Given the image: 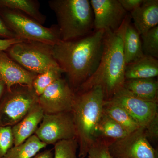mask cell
<instances>
[{
    "mask_svg": "<svg viewBox=\"0 0 158 158\" xmlns=\"http://www.w3.org/2000/svg\"><path fill=\"white\" fill-rule=\"evenodd\" d=\"M105 31H95L85 37L60 40L52 46L54 59L66 75L75 93L96 71L101 59Z\"/></svg>",
    "mask_w": 158,
    "mask_h": 158,
    "instance_id": "obj_1",
    "label": "cell"
},
{
    "mask_svg": "<svg viewBox=\"0 0 158 158\" xmlns=\"http://www.w3.org/2000/svg\"><path fill=\"white\" fill-rule=\"evenodd\" d=\"M131 21V16L127 15L116 31H105L102 53L98 67L76 92H84L98 86L103 91L106 100L123 88L126 65L123 53V36L127 26Z\"/></svg>",
    "mask_w": 158,
    "mask_h": 158,
    "instance_id": "obj_2",
    "label": "cell"
},
{
    "mask_svg": "<svg viewBox=\"0 0 158 158\" xmlns=\"http://www.w3.org/2000/svg\"><path fill=\"white\" fill-rule=\"evenodd\" d=\"M105 97L102 88L93 87L75 93L72 113L79 158H85L99 137L98 127L103 113Z\"/></svg>",
    "mask_w": 158,
    "mask_h": 158,
    "instance_id": "obj_3",
    "label": "cell"
},
{
    "mask_svg": "<svg viewBox=\"0 0 158 158\" xmlns=\"http://www.w3.org/2000/svg\"><path fill=\"white\" fill-rule=\"evenodd\" d=\"M49 6L56 14L61 40L70 41L89 35L94 16L89 0H50Z\"/></svg>",
    "mask_w": 158,
    "mask_h": 158,
    "instance_id": "obj_4",
    "label": "cell"
},
{
    "mask_svg": "<svg viewBox=\"0 0 158 158\" xmlns=\"http://www.w3.org/2000/svg\"><path fill=\"white\" fill-rule=\"evenodd\" d=\"M0 18L18 38L51 45L61 40L57 25L46 27L23 12L0 8Z\"/></svg>",
    "mask_w": 158,
    "mask_h": 158,
    "instance_id": "obj_5",
    "label": "cell"
},
{
    "mask_svg": "<svg viewBox=\"0 0 158 158\" xmlns=\"http://www.w3.org/2000/svg\"><path fill=\"white\" fill-rule=\"evenodd\" d=\"M52 46L37 41L24 40L15 44L6 52L27 70L39 74L59 67L53 56Z\"/></svg>",
    "mask_w": 158,
    "mask_h": 158,
    "instance_id": "obj_6",
    "label": "cell"
},
{
    "mask_svg": "<svg viewBox=\"0 0 158 158\" xmlns=\"http://www.w3.org/2000/svg\"><path fill=\"white\" fill-rule=\"evenodd\" d=\"M32 87L16 85L6 90L0 98V127H12L38 103Z\"/></svg>",
    "mask_w": 158,
    "mask_h": 158,
    "instance_id": "obj_7",
    "label": "cell"
},
{
    "mask_svg": "<svg viewBox=\"0 0 158 158\" xmlns=\"http://www.w3.org/2000/svg\"><path fill=\"white\" fill-rule=\"evenodd\" d=\"M34 135L47 145L76 138L72 112L44 114Z\"/></svg>",
    "mask_w": 158,
    "mask_h": 158,
    "instance_id": "obj_8",
    "label": "cell"
},
{
    "mask_svg": "<svg viewBox=\"0 0 158 158\" xmlns=\"http://www.w3.org/2000/svg\"><path fill=\"white\" fill-rule=\"evenodd\" d=\"M109 149L112 158H158L157 151L149 143L143 127L109 142Z\"/></svg>",
    "mask_w": 158,
    "mask_h": 158,
    "instance_id": "obj_9",
    "label": "cell"
},
{
    "mask_svg": "<svg viewBox=\"0 0 158 158\" xmlns=\"http://www.w3.org/2000/svg\"><path fill=\"white\" fill-rule=\"evenodd\" d=\"M75 93L65 79L60 78L49 86L38 97V104L44 114L70 112Z\"/></svg>",
    "mask_w": 158,
    "mask_h": 158,
    "instance_id": "obj_10",
    "label": "cell"
},
{
    "mask_svg": "<svg viewBox=\"0 0 158 158\" xmlns=\"http://www.w3.org/2000/svg\"><path fill=\"white\" fill-rule=\"evenodd\" d=\"M107 100L125 109L141 127H145L158 116L157 102L137 97L123 87Z\"/></svg>",
    "mask_w": 158,
    "mask_h": 158,
    "instance_id": "obj_11",
    "label": "cell"
},
{
    "mask_svg": "<svg viewBox=\"0 0 158 158\" xmlns=\"http://www.w3.org/2000/svg\"><path fill=\"white\" fill-rule=\"evenodd\" d=\"M95 31H116L127 15L118 0H90Z\"/></svg>",
    "mask_w": 158,
    "mask_h": 158,
    "instance_id": "obj_12",
    "label": "cell"
},
{
    "mask_svg": "<svg viewBox=\"0 0 158 158\" xmlns=\"http://www.w3.org/2000/svg\"><path fill=\"white\" fill-rule=\"evenodd\" d=\"M37 74L33 73L11 59L5 51H0V80L9 90L16 85L32 87Z\"/></svg>",
    "mask_w": 158,
    "mask_h": 158,
    "instance_id": "obj_13",
    "label": "cell"
},
{
    "mask_svg": "<svg viewBox=\"0 0 158 158\" xmlns=\"http://www.w3.org/2000/svg\"><path fill=\"white\" fill-rule=\"evenodd\" d=\"M133 26L140 35L158 26V0H144L141 6L130 12Z\"/></svg>",
    "mask_w": 158,
    "mask_h": 158,
    "instance_id": "obj_14",
    "label": "cell"
},
{
    "mask_svg": "<svg viewBox=\"0 0 158 158\" xmlns=\"http://www.w3.org/2000/svg\"><path fill=\"white\" fill-rule=\"evenodd\" d=\"M44 113L38 103L22 119L11 127L14 145H18L34 135L40 124Z\"/></svg>",
    "mask_w": 158,
    "mask_h": 158,
    "instance_id": "obj_15",
    "label": "cell"
},
{
    "mask_svg": "<svg viewBox=\"0 0 158 158\" xmlns=\"http://www.w3.org/2000/svg\"><path fill=\"white\" fill-rule=\"evenodd\" d=\"M158 75V59L144 55L126 65V80L155 78Z\"/></svg>",
    "mask_w": 158,
    "mask_h": 158,
    "instance_id": "obj_16",
    "label": "cell"
},
{
    "mask_svg": "<svg viewBox=\"0 0 158 158\" xmlns=\"http://www.w3.org/2000/svg\"><path fill=\"white\" fill-rule=\"evenodd\" d=\"M123 88L139 98L157 102L158 83L155 78L126 80Z\"/></svg>",
    "mask_w": 158,
    "mask_h": 158,
    "instance_id": "obj_17",
    "label": "cell"
},
{
    "mask_svg": "<svg viewBox=\"0 0 158 158\" xmlns=\"http://www.w3.org/2000/svg\"><path fill=\"white\" fill-rule=\"evenodd\" d=\"M123 53L126 65L144 55L142 50L141 35L131 21L128 23L123 36Z\"/></svg>",
    "mask_w": 158,
    "mask_h": 158,
    "instance_id": "obj_18",
    "label": "cell"
},
{
    "mask_svg": "<svg viewBox=\"0 0 158 158\" xmlns=\"http://www.w3.org/2000/svg\"><path fill=\"white\" fill-rule=\"evenodd\" d=\"M103 112L120 125L129 134L141 127L125 109L109 100L105 101Z\"/></svg>",
    "mask_w": 158,
    "mask_h": 158,
    "instance_id": "obj_19",
    "label": "cell"
},
{
    "mask_svg": "<svg viewBox=\"0 0 158 158\" xmlns=\"http://www.w3.org/2000/svg\"><path fill=\"white\" fill-rule=\"evenodd\" d=\"M0 8L21 11L41 25L46 20V16L40 11L39 2L36 0H0Z\"/></svg>",
    "mask_w": 158,
    "mask_h": 158,
    "instance_id": "obj_20",
    "label": "cell"
},
{
    "mask_svg": "<svg viewBox=\"0 0 158 158\" xmlns=\"http://www.w3.org/2000/svg\"><path fill=\"white\" fill-rule=\"evenodd\" d=\"M47 145L34 135L22 144L14 145L2 158H33Z\"/></svg>",
    "mask_w": 158,
    "mask_h": 158,
    "instance_id": "obj_21",
    "label": "cell"
},
{
    "mask_svg": "<svg viewBox=\"0 0 158 158\" xmlns=\"http://www.w3.org/2000/svg\"><path fill=\"white\" fill-rule=\"evenodd\" d=\"M99 136L117 140L125 138L129 134L124 128L110 116L103 113L98 127Z\"/></svg>",
    "mask_w": 158,
    "mask_h": 158,
    "instance_id": "obj_22",
    "label": "cell"
},
{
    "mask_svg": "<svg viewBox=\"0 0 158 158\" xmlns=\"http://www.w3.org/2000/svg\"><path fill=\"white\" fill-rule=\"evenodd\" d=\"M63 71L60 67L50 69L36 76L32 83V88L37 96H40L51 84L62 77Z\"/></svg>",
    "mask_w": 158,
    "mask_h": 158,
    "instance_id": "obj_23",
    "label": "cell"
},
{
    "mask_svg": "<svg viewBox=\"0 0 158 158\" xmlns=\"http://www.w3.org/2000/svg\"><path fill=\"white\" fill-rule=\"evenodd\" d=\"M144 55L158 58V26L141 35Z\"/></svg>",
    "mask_w": 158,
    "mask_h": 158,
    "instance_id": "obj_24",
    "label": "cell"
},
{
    "mask_svg": "<svg viewBox=\"0 0 158 158\" xmlns=\"http://www.w3.org/2000/svg\"><path fill=\"white\" fill-rule=\"evenodd\" d=\"M78 148L76 138L59 141L54 144L53 158H77Z\"/></svg>",
    "mask_w": 158,
    "mask_h": 158,
    "instance_id": "obj_25",
    "label": "cell"
},
{
    "mask_svg": "<svg viewBox=\"0 0 158 158\" xmlns=\"http://www.w3.org/2000/svg\"><path fill=\"white\" fill-rule=\"evenodd\" d=\"M109 142L99 138L88 151V158H112L109 152Z\"/></svg>",
    "mask_w": 158,
    "mask_h": 158,
    "instance_id": "obj_26",
    "label": "cell"
},
{
    "mask_svg": "<svg viewBox=\"0 0 158 158\" xmlns=\"http://www.w3.org/2000/svg\"><path fill=\"white\" fill-rule=\"evenodd\" d=\"M14 146V138L11 127H0V158Z\"/></svg>",
    "mask_w": 158,
    "mask_h": 158,
    "instance_id": "obj_27",
    "label": "cell"
},
{
    "mask_svg": "<svg viewBox=\"0 0 158 158\" xmlns=\"http://www.w3.org/2000/svg\"><path fill=\"white\" fill-rule=\"evenodd\" d=\"M148 139L156 140L158 137V115L144 127Z\"/></svg>",
    "mask_w": 158,
    "mask_h": 158,
    "instance_id": "obj_28",
    "label": "cell"
},
{
    "mask_svg": "<svg viewBox=\"0 0 158 158\" xmlns=\"http://www.w3.org/2000/svg\"><path fill=\"white\" fill-rule=\"evenodd\" d=\"M144 0H118L123 9L127 12H131L141 6Z\"/></svg>",
    "mask_w": 158,
    "mask_h": 158,
    "instance_id": "obj_29",
    "label": "cell"
},
{
    "mask_svg": "<svg viewBox=\"0 0 158 158\" xmlns=\"http://www.w3.org/2000/svg\"><path fill=\"white\" fill-rule=\"evenodd\" d=\"M0 37L5 39L18 38L0 18Z\"/></svg>",
    "mask_w": 158,
    "mask_h": 158,
    "instance_id": "obj_30",
    "label": "cell"
},
{
    "mask_svg": "<svg viewBox=\"0 0 158 158\" xmlns=\"http://www.w3.org/2000/svg\"><path fill=\"white\" fill-rule=\"evenodd\" d=\"M24 40L17 38L11 39H0V51L6 52L12 45L17 43L24 41Z\"/></svg>",
    "mask_w": 158,
    "mask_h": 158,
    "instance_id": "obj_31",
    "label": "cell"
},
{
    "mask_svg": "<svg viewBox=\"0 0 158 158\" xmlns=\"http://www.w3.org/2000/svg\"><path fill=\"white\" fill-rule=\"evenodd\" d=\"M53 155L51 150H46L37 154L33 158H53Z\"/></svg>",
    "mask_w": 158,
    "mask_h": 158,
    "instance_id": "obj_32",
    "label": "cell"
},
{
    "mask_svg": "<svg viewBox=\"0 0 158 158\" xmlns=\"http://www.w3.org/2000/svg\"><path fill=\"white\" fill-rule=\"evenodd\" d=\"M6 90V85L2 81L0 80V98L3 95Z\"/></svg>",
    "mask_w": 158,
    "mask_h": 158,
    "instance_id": "obj_33",
    "label": "cell"
}]
</instances>
